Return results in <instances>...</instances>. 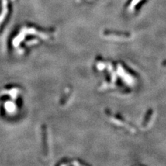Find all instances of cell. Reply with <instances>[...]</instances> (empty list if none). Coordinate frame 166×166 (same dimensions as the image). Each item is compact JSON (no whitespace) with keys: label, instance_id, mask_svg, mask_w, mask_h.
<instances>
[]
</instances>
